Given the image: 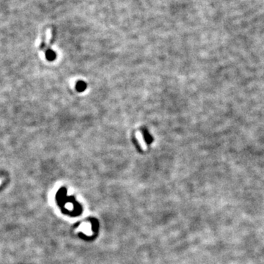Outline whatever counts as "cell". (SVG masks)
<instances>
[{
  "label": "cell",
  "mask_w": 264,
  "mask_h": 264,
  "mask_svg": "<svg viewBox=\"0 0 264 264\" xmlns=\"http://www.w3.org/2000/svg\"><path fill=\"white\" fill-rule=\"evenodd\" d=\"M86 84L84 82H78L76 85V90H77L78 92H83V91L86 89Z\"/></svg>",
  "instance_id": "cell-1"
},
{
  "label": "cell",
  "mask_w": 264,
  "mask_h": 264,
  "mask_svg": "<svg viewBox=\"0 0 264 264\" xmlns=\"http://www.w3.org/2000/svg\"><path fill=\"white\" fill-rule=\"evenodd\" d=\"M46 57H47V58L49 59V60H54V59L55 58L54 52V51H48L47 54H46Z\"/></svg>",
  "instance_id": "cell-2"
},
{
  "label": "cell",
  "mask_w": 264,
  "mask_h": 264,
  "mask_svg": "<svg viewBox=\"0 0 264 264\" xmlns=\"http://www.w3.org/2000/svg\"><path fill=\"white\" fill-rule=\"evenodd\" d=\"M144 139H145L146 142H148V143H151V142H152V137L150 136V134L148 132H144Z\"/></svg>",
  "instance_id": "cell-3"
},
{
  "label": "cell",
  "mask_w": 264,
  "mask_h": 264,
  "mask_svg": "<svg viewBox=\"0 0 264 264\" xmlns=\"http://www.w3.org/2000/svg\"><path fill=\"white\" fill-rule=\"evenodd\" d=\"M0 184H1V181H0Z\"/></svg>",
  "instance_id": "cell-4"
}]
</instances>
